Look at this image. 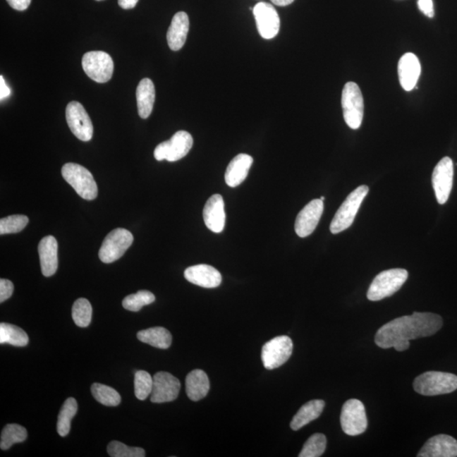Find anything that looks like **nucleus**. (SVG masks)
Wrapping results in <instances>:
<instances>
[{
	"mask_svg": "<svg viewBox=\"0 0 457 457\" xmlns=\"http://www.w3.org/2000/svg\"><path fill=\"white\" fill-rule=\"evenodd\" d=\"M275 6H287L294 2V0H270Z\"/></svg>",
	"mask_w": 457,
	"mask_h": 457,
	"instance_id": "nucleus-43",
	"label": "nucleus"
},
{
	"mask_svg": "<svg viewBox=\"0 0 457 457\" xmlns=\"http://www.w3.org/2000/svg\"><path fill=\"white\" fill-rule=\"evenodd\" d=\"M42 274L52 276L58 269V243L53 236H45L38 245Z\"/></svg>",
	"mask_w": 457,
	"mask_h": 457,
	"instance_id": "nucleus-21",
	"label": "nucleus"
},
{
	"mask_svg": "<svg viewBox=\"0 0 457 457\" xmlns=\"http://www.w3.org/2000/svg\"><path fill=\"white\" fill-rule=\"evenodd\" d=\"M14 291V285L6 279H0V303H3L11 298Z\"/></svg>",
	"mask_w": 457,
	"mask_h": 457,
	"instance_id": "nucleus-38",
	"label": "nucleus"
},
{
	"mask_svg": "<svg viewBox=\"0 0 457 457\" xmlns=\"http://www.w3.org/2000/svg\"><path fill=\"white\" fill-rule=\"evenodd\" d=\"M6 1L14 10L23 11L27 10L32 0H6Z\"/></svg>",
	"mask_w": 457,
	"mask_h": 457,
	"instance_id": "nucleus-40",
	"label": "nucleus"
},
{
	"mask_svg": "<svg viewBox=\"0 0 457 457\" xmlns=\"http://www.w3.org/2000/svg\"><path fill=\"white\" fill-rule=\"evenodd\" d=\"M97 1H102V0H97Z\"/></svg>",
	"mask_w": 457,
	"mask_h": 457,
	"instance_id": "nucleus-45",
	"label": "nucleus"
},
{
	"mask_svg": "<svg viewBox=\"0 0 457 457\" xmlns=\"http://www.w3.org/2000/svg\"><path fill=\"white\" fill-rule=\"evenodd\" d=\"M341 105L345 121L353 130L360 128L364 114L361 89L355 83H347L342 91Z\"/></svg>",
	"mask_w": 457,
	"mask_h": 457,
	"instance_id": "nucleus-6",
	"label": "nucleus"
},
{
	"mask_svg": "<svg viewBox=\"0 0 457 457\" xmlns=\"http://www.w3.org/2000/svg\"><path fill=\"white\" fill-rule=\"evenodd\" d=\"M134 237L129 231L123 228H114L105 237L101 245L99 256L104 264H111L124 255L131 244Z\"/></svg>",
	"mask_w": 457,
	"mask_h": 457,
	"instance_id": "nucleus-7",
	"label": "nucleus"
},
{
	"mask_svg": "<svg viewBox=\"0 0 457 457\" xmlns=\"http://www.w3.org/2000/svg\"><path fill=\"white\" fill-rule=\"evenodd\" d=\"M107 451L112 457H144L145 451L140 447H130L118 441H112L109 444Z\"/></svg>",
	"mask_w": 457,
	"mask_h": 457,
	"instance_id": "nucleus-37",
	"label": "nucleus"
},
{
	"mask_svg": "<svg viewBox=\"0 0 457 457\" xmlns=\"http://www.w3.org/2000/svg\"><path fill=\"white\" fill-rule=\"evenodd\" d=\"M66 116L71 133L80 141H90L93 135V126L83 106L78 102H71L67 105Z\"/></svg>",
	"mask_w": 457,
	"mask_h": 457,
	"instance_id": "nucleus-13",
	"label": "nucleus"
},
{
	"mask_svg": "<svg viewBox=\"0 0 457 457\" xmlns=\"http://www.w3.org/2000/svg\"><path fill=\"white\" fill-rule=\"evenodd\" d=\"M453 178H454V164L451 158L444 157L436 165L432 176L435 197L439 205H444L448 201L452 190Z\"/></svg>",
	"mask_w": 457,
	"mask_h": 457,
	"instance_id": "nucleus-12",
	"label": "nucleus"
},
{
	"mask_svg": "<svg viewBox=\"0 0 457 457\" xmlns=\"http://www.w3.org/2000/svg\"><path fill=\"white\" fill-rule=\"evenodd\" d=\"M421 75V65L418 58L413 53L403 55L398 63V75L405 91H412Z\"/></svg>",
	"mask_w": 457,
	"mask_h": 457,
	"instance_id": "nucleus-20",
	"label": "nucleus"
},
{
	"mask_svg": "<svg viewBox=\"0 0 457 457\" xmlns=\"http://www.w3.org/2000/svg\"><path fill=\"white\" fill-rule=\"evenodd\" d=\"M28 438V431L19 425H7L4 427L1 434L0 448L7 451L13 444L23 443Z\"/></svg>",
	"mask_w": 457,
	"mask_h": 457,
	"instance_id": "nucleus-30",
	"label": "nucleus"
},
{
	"mask_svg": "<svg viewBox=\"0 0 457 457\" xmlns=\"http://www.w3.org/2000/svg\"><path fill=\"white\" fill-rule=\"evenodd\" d=\"M29 219L25 215H11L0 220V235L14 234L23 231Z\"/></svg>",
	"mask_w": 457,
	"mask_h": 457,
	"instance_id": "nucleus-36",
	"label": "nucleus"
},
{
	"mask_svg": "<svg viewBox=\"0 0 457 457\" xmlns=\"http://www.w3.org/2000/svg\"><path fill=\"white\" fill-rule=\"evenodd\" d=\"M253 163L251 156L240 154L235 157L228 164L224 179L230 188H236L248 177L250 168Z\"/></svg>",
	"mask_w": 457,
	"mask_h": 457,
	"instance_id": "nucleus-23",
	"label": "nucleus"
},
{
	"mask_svg": "<svg viewBox=\"0 0 457 457\" xmlns=\"http://www.w3.org/2000/svg\"><path fill=\"white\" fill-rule=\"evenodd\" d=\"M408 278V272L403 269L383 271L371 283L367 293V299L377 302L389 298L401 289Z\"/></svg>",
	"mask_w": 457,
	"mask_h": 457,
	"instance_id": "nucleus-3",
	"label": "nucleus"
},
{
	"mask_svg": "<svg viewBox=\"0 0 457 457\" xmlns=\"http://www.w3.org/2000/svg\"><path fill=\"white\" fill-rule=\"evenodd\" d=\"M418 6L423 14L429 18H433L434 16L433 0H418Z\"/></svg>",
	"mask_w": 457,
	"mask_h": 457,
	"instance_id": "nucleus-39",
	"label": "nucleus"
},
{
	"mask_svg": "<svg viewBox=\"0 0 457 457\" xmlns=\"http://www.w3.org/2000/svg\"><path fill=\"white\" fill-rule=\"evenodd\" d=\"M415 391L422 396H439L457 389V376L450 372L429 371L417 377L413 382Z\"/></svg>",
	"mask_w": 457,
	"mask_h": 457,
	"instance_id": "nucleus-2",
	"label": "nucleus"
},
{
	"mask_svg": "<svg viewBox=\"0 0 457 457\" xmlns=\"http://www.w3.org/2000/svg\"><path fill=\"white\" fill-rule=\"evenodd\" d=\"M91 391L93 397L102 405L116 406L121 403L120 394L108 385L95 383L92 385Z\"/></svg>",
	"mask_w": 457,
	"mask_h": 457,
	"instance_id": "nucleus-31",
	"label": "nucleus"
},
{
	"mask_svg": "<svg viewBox=\"0 0 457 457\" xmlns=\"http://www.w3.org/2000/svg\"><path fill=\"white\" fill-rule=\"evenodd\" d=\"M11 89L8 87L3 75L0 76V99L3 101L11 95Z\"/></svg>",
	"mask_w": 457,
	"mask_h": 457,
	"instance_id": "nucleus-41",
	"label": "nucleus"
},
{
	"mask_svg": "<svg viewBox=\"0 0 457 457\" xmlns=\"http://www.w3.org/2000/svg\"><path fill=\"white\" fill-rule=\"evenodd\" d=\"M155 295L148 291H139L135 294L126 296L123 300V307L131 312H138L142 307L154 303Z\"/></svg>",
	"mask_w": 457,
	"mask_h": 457,
	"instance_id": "nucleus-33",
	"label": "nucleus"
},
{
	"mask_svg": "<svg viewBox=\"0 0 457 457\" xmlns=\"http://www.w3.org/2000/svg\"><path fill=\"white\" fill-rule=\"evenodd\" d=\"M257 28L264 39H272L277 36L281 27V20L272 4L260 2L253 8Z\"/></svg>",
	"mask_w": 457,
	"mask_h": 457,
	"instance_id": "nucleus-14",
	"label": "nucleus"
},
{
	"mask_svg": "<svg viewBox=\"0 0 457 457\" xmlns=\"http://www.w3.org/2000/svg\"><path fill=\"white\" fill-rule=\"evenodd\" d=\"M203 219L207 228L214 233L224 231L226 226V212L221 195L214 194L207 201L203 209Z\"/></svg>",
	"mask_w": 457,
	"mask_h": 457,
	"instance_id": "nucleus-18",
	"label": "nucleus"
},
{
	"mask_svg": "<svg viewBox=\"0 0 457 457\" xmlns=\"http://www.w3.org/2000/svg\"><path fill=\"white\" fill-rule=\"evenodd\" d=\"M327 446V439L323 434H315L304 444L299 457H319L324 454Z\"/></svg>",
	"mask_w": 457,
	"mask_h": 457,
	"instance_id": "nucleus-34",
	"label": "nucleus"
},
{
	"mask_svg": "<svg viewBox=\"0 0 457 457\" xmlns=\"http://www.w3.org/2000/svg\"><path fill=\"white\" fill-rule=\"evenodd\" d=\"M443 325L442 317L432 312H413L385 324L375 334V343L381 348L394 347L397 351L408 350L410 341L433 336Z\"/></svg>",
	"mask_w": 457,
	"mask_h": 457,
	"instance_id": "nucleus-1",
	"label": "nucleus"
},
{
	"mask_svg": "<svg viewBox=\"0 0 457 457\" xmlns=\"http://www.w3.org/2000/svg\"><path fill=\"white\" fill-rule=\"evenodd\" d=\"M138 0H118V6L124 10H130L137 6Z\"/></svg>",
	"mask_w": 457,
	"mask_h": 457,
	"instance_id": "nucleus-42",
	"label": "nucleus"
},
{
	"mask_svg": "<svg viewBox=\"0 0 457 457\" xmlns=\"http://www.w3.org/2000/svg\"><path fill=\"white\" fill-rule=\"evenodd\" d=\"M28 334L23 329L11 324H0V343L14 346H25L28 344Z\"/></svg>",
	"mask_w": 457,
	"mask_h": 457,
	"instance_id": "nucleus-28",
	"label": "nucleus"
},
{
	"mask_svg": "<svg viewBox=\"0 0 457 457\" xmlns=\"http://www.w3.org/2000/svg\"><path fill=\"white\" fill-rule=\"evenodd\" d=\"M83 68L89 78L96 83H105L112 78L114 61L111 56L103 51H91L83 55Z\"/></svg>",
	"mask_w": 457,
	"mask_h": 457,
	"instance_id": "nucleus-9",
	"label": "nucleus"
},
{
	"mask_svg": "<svg viewBox=\"0 0 457 457\" xmlns=\"http://www.w3.org/2000/svg\"><path fill=\"white\" fill-rule=\"evenodd\" d=\"M62 176L80 197L95 200L97 196V185L92 173L82 165L68 163L62 168Z\"/></svg>",
	"mask_w": 457,
	"mask_h": 457,
	"instance_id": "nucleus-5",
	"label": "nucleus"
},
{
	"mask_svg": "<svg viewBox=\"0 0 457 457\" xmlns=\"http://www.w3.org/2000/svg\"><path fill=\"white\" fill-rule=\"evenodd\" d=\"M368 192H370L368 186L363 185L358 186L348 195L330 224V231L332 234H338V233L344 231L353 224L360 206Z\"/></svg>",
	"mask_w": 457,
	"mask_h": 457,
	"instance_id": "nucleus-4",
	"label": "nucleus"
},
{
	"mask_svg": "<svg viewBox=\"0 0 457 457\" xmlns=\"http://www.w3.org/2000/svg\"><path fill=\"white\" fill-rule=\"evenodd\" d=\"M324 401L322 400H312L303 405L292 419L291 427L298 431L319 418L324 408Z\"/></svg>",
	"mask_w": 457,
	"mask_h": 457,
	"instance_id": "nucleus-26",
	"label": "nucleus"
},
{
	"mask_svg": "<svg viewBox=\"0 0 457 457\" xmlns=\"http://www.w3.org/2000/svg\"><path fill=\"white\" fill-rule=\"evenodd\" d=\"M193 145V138L188 131L179 130L169 140L159 144L154 150V158L158 161L176 162L188 154Z\"/></svg>",
	"mask_w": 457,
	"mask_h": 457,
	"instance_id": "nucleus-8",
	"label": "nucleus"
},
{
	"mask_svg": "<svg viewBox=\"0 0 457 457\" xmlns=\"http://www.w3.org/2000/svg\"><path fill=\"white\" fill-rule=\"evenodd\" d=\"M186 281L201 287L216 288L222 282L221 274L210 265L198 264L185 270Z\"/></svg>",
	"mask_w": 457,
	"mask_h": 457,
	"instance_id": "nucleus-19",
	"label": "nucleus"
},
{
	"mask_svg": "<svg viewBox=\"0 0 457 457\" xmlns=\"http://www.w3.org/2000/svg\"><path fill=\"white\" fill-rule=\"evenodd\" d=\"M293 343L286 336H277L265 343L262 348V361L266 370H273L285 364L291 358Z\"/></svg>",
	"mask_w": 457,
	"mask_h": 457,
	"instance_id": "nucleus-10",
	"label": "nucleus"
},
{
	"mask_svg": "<svg viewBox=\"0 0 457 457\" xmlns=\"http://www.w3.org/2000/svg\"><path fill=\"white\" fill-rule=\"evenodd\" d=\"M137 101L140 117H150L155 101L154 84L150 78H144L139 83L137 88Z\"/></svg>",
	"mask_w": 457,
	"mask_h": 457,
	"instance_id": "nucleus-25",
	"label": "nucleus"
},
{
	"mask_svg": "<svg viewBox=\"0 0 457 457\" xmlns=\"http://www.w3.org/2000/svg\"><path fill=\"white\" fill-rule=\"evenodd\" d=\"M324 212V201L315 199L300 210L296 217L295 231L298 236L307 237L315 231Z\"/></svg>",
	"mask_w": 457,
	"mask_h": 457,
	"instance_id": "nucleus-16",
	"label": "nucleus"
},
{
	"mask_svg": "<svg viewBox=\"0 0 457 457\" xmlns=\"http://www.w3.org/2000/svg\"><path fill=\"white\" fill-rule=\"evenodd\" d=\"M189 17L185 12L173 16L167 32V42L173 51L180 50L184 46L189 32Z\"/></svg>",
	"mask_w": 457,
	"mask_h": 457,
	"instance_id": "nucleus-22",
	"label": "nucleus"
},
{
	"mask_svg": "<svg viewBox=\"0 0 457 457\" xmlns=\"http://www.w3.org/2000/svg\"><path fill=\"white\" fill-rule=\"evenodd\" d=\"M78 402L74 398H68L59 412L57 422V432L62 437L70 433L71 420L78 413Z\"/></svg>",
	"mask_w": 457,
	"mask_h": 457,
	"instance_id": "nucleus-29",
	"label": "nucleus"
},
{
	"mask_svg": "<svg viewBox=\"0 0 457 457\" xmlns=\"http://www.w3.org/2000/svg\"><path fill=\"white\" fill-rule=\"evenodd\" d=\"M418 457H456L457 440L450 435L439 434L430 438L418 454Z\"/></svg>",
	"mask_w": 457,
	"mask_h": 457,
	"instance_id": "nucleus-17",
	"label": "nucleus"
},
{
	"mask_svg": "<svg viewBox=\"0 0 457 457\" xmlns=\"http://www.w3.org/2000/svg\"><path fill=\"white\" fill-rule=\"evenodd\" d=\"M324 199H325L324 197H320V200H322V201H324Z\"/></svg>",
	"mask_w": 457,
	"mask_h": 457,
	"instance_id": "nucleus-44",
	"label": "nucleus"
},
{
	"mask_svg": "<svg viewBox=\"0 0 457 457\" xmlns=\"http://www.w3.org/2000/svg\"><path fill=\"white\" fill-rule=\"evenodd\" d=\"M92 316V307L89 300L85 298L76 300L72 307V317L75 324L79 327H87L90 324Z\"/></svg>",
	"mask_w": 457,
	"mask_h": 457,
	"instance_id": "nucleus-32",
	"label": "nucleus"
},
{
	"mask_svg": "<svg viewBox=\"0 0 457 457\" xmlns=\"http://www.w3.org/2000/svg\"><path fill=\"white\" fill-rule=\"evenodd\" d=\"M341 425L343 432L347 435H359L367 430L365 406L361 401L351 399L345 402L341 410Z\"/></svg>",
	"mask_w": 457,
	"mask_h": 457,
	"instance_id": "nucleus-11",
	"label": "nucleus"
},
{
	"mask_svg": "<svg viewBox=\"0 0 457 457\" xmlns=\"http://www.w3.org/2000/svg\"><path fill=\"white\" fill-rule=\"evenodd\" d=\"M180 380L167 372H159L154 376L150 400L152 403L173 401L179 396Z\"/></svg>",
	"mask_w": 457,
	"mask_h": 457,
	"instance_id": "nucleus-15",
	"label": "nucleus"
},
{
	"mask_svg": "<svg viewBox=\"0 0 457 457\" xmlns=\"http://www.w3.org/2000/svg\"><path fill=\"white\" fill-rule=\"evenodd\" d=\"M209 377L205 371L195 370L186 376L185 391L190 400L198 401L203 399L209 393Z\"/></svg>",
	"mask_w": 457,
	"mask_h": 457,
	"instance_id": "nucleus-24",
	"label": "nucleus"
},
{
	"mask_svg": "<svg viewBox=\"0 0 457 457\" xmlns=\"http://www.w3.org/2000/svg\"><path fill=\"white\" fill-rule=\"evenodd\" d=\"M138 338L140 341L159 349H168L172 343L171 334L163 327L141 330L138 333Z\"/></svg>",
	"mask_w": 457,
	"mask_h": 457,
	"instance_id": "nucleus-27",
	"label": "nucleus"
},
{
	"mask_svg": "<svg viewBox=\"0 0 457 457\" xmlns=\"http://www.w3.org/2000/svg\"><path fill=\"white\" fill-rule=\"evenodd\" d=\"M154 378L147 372L140 370L135 372L134 379L135 396L140 401L146 400L151 395Z\"/></svg>",
	"mask_w": 457,
	"mask_h": 457,
	"instance_id": "nucleus-35",
	"label": "nucleus"
}]
</instances>
